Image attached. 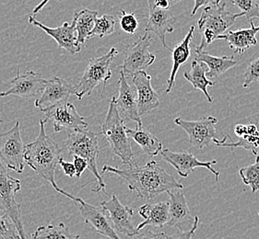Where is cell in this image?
I'll list each match as a JSON object with an SVG mask.
<instances>
[{"label":"cell","instance_id":"19","mask_svg":"<svg viewBox=\"0 0 259 239\" xmlns=\"http://www.w3.org/2000/svg\"><path fill=\"white\" fill-rule=\"evenodd\" d=\"M132 81L137 92L139 115L149 114L160 106L159 96L151 86V77L146 71H141L132 77Z\"/></svg>","mask_w":259,"mask_h":239},{"label":"cell","instance_id":"17","mask_svg":"<svg viewBox=\"0 0 259 239\" xmlns=\"http://www.w3.org/2000/svg\"><path fill=\"white\" fill-rule=\"evenodd\" d=\"M29 23L38 27L57 42L58 47L66 50L71 55H75L81 51V45L78 42V36L75 25L68 22H64L62 26L49 28L37 21L33 16L29 17Z\"/></svg>","mask_w":259,"mask_h":239},{"label":"cell","instance_id":"8","mask_svg":"<svg viewBox=\"0 0 259 239\" xmlns=\"http://www.w3.org/2000/svg\"><path fill=\"white\" fill-rule=\"evenodd\" d=\"M24 147L20 123L16 122L11 130L0 134V163L8 170L21 174L25 166Z\"/></svg>","mask_w":259,"mask_h":239},{"label":"cell","instance_id":"43","mask_svg":"<svg viewBox=\"0 0 259 239\" xmlns=\"http://www.w3.org/2000/svg\"><path fill=\"white\" fill-rule=\"evenodd\" d=\"M50 0H42L40 4H38V5L33 9V15H36L38 13H40L41 11H42V9L47 6V3L49 2Z\"/></svg>","mask_w":259,"mask_h":239},{"label":"cell","instance_id":"18","mask_svg":"<svg viewBox=\"0 0 259 239\" xmlns=\"http://www.w3.org/2000/svg\"><path fill=\"white\" fill-rule=\"evenodd\" d=\"M74 203L77 204L85 224L94 229L99 234H103L109 239H122L110 224L109 216L104 209L101 210L93 206L80 198H77Z\"/></svg>","mask_w":259,"mask_h":239},{"label":"cell","instance_id":"11","mask_svg":"<svg viewBox=\"0 0 259 239\" xmlns=\"http://www.w3.org/2000/svg\"><path fill=\"white\" fill-rule=\"evenodd\" d=\"M46 121L52 123L56 133L63 130H85L88 123L70 102L57 105L45 112Z\"/></svg>","mask_w":259,"mask_h":239},{"label":"cell","instance_id":"42","mask_svg":"<svg viewBox=\"0 0 259 239\" xmlns=\"http://www.w3.org/2000/svg\"><path fill=\"white\" fill-rule=\"evenodd\" d=\"M183 1L184 0H154V3L156 7L161 10H169L171 7Z\"/></svg>","mask_w":259,"mask_h":239},{"label":"cell","instance_id":"30","mask_svg":"<svg viewBox=\"0 0 259 239\" xmlns=\"http://www.w3.org/2000/svg\"><path fill=\"white\" fill-rule=\"evenodd\" d=\"M30 239H79V235L72 234L66 224L60 223L39 226Z\"/></svg>","mask_w":259,"mask_h":239},{"label":"cell","instance_id":"24","mask_svg":"<svg viewBox=\"0 0 259 239\" xmlns=\"http://www.w3.org/2000/svg\"><path fill=\"white\" fill-rule=\"evenodd\" d=\"M139 213L144 221L138 225V232L149 225L162 227L169 222V203H147L139 208Z\"/></svg>","mask_w":259,"mask_h":239},{"label":"cell","instance_id":"20","mask_svg":"<svg viewBox=\"0 0 259 239\" xmlns=\"http://www.w3.org/2000/svg\"><path fill=\"white\" fill-rule=\"evenodd\" d=\"M169 202V222L166 224L169 227H176L180 231H187L191 229L194 224L191 213L187 205L185 195L177 189L167 192Z\"/></svg>","mask_w":259,"mask_h":239},{"label":"cell","instance_id":"36","mask_svg":"<svg viewBox=\"0 0 259 239\" xmlns=\"http://www.w3.org/2000/svg\"><path fill=\"white\" fill-rule=\"evenodd\" d=\"M243 87L247 89L252 84L259 80V57L250 63L244 75Z\"/></svg>","mask_w":259,"mask_h":239},{"label":"cell","instance_id":"13","mask_svg":"<svg viewBox=\"0 0 259 239\" xmlns=\"http://www.w3.org/2000/svg\"><path fill=\"white\" fill-rule=\"evenodd\" d=\"M46 84L47 80L40 74L32 70L21 74V70L18 69L15 78L11 81V88L1 92L0 97L17 96L23 99L34 98L42 92Z\"/></svg>","mask_w":259,"mask_h":239},{"label":"cell","instance_id":"7","mask_svg":"<svg viewBox=\"0 0 259 239\" xmlns=\"http://www.w3.org/2000/svg\"><path fill=\"white\" fill-rule=\"evenodd\" d=\"M0 119V124H1ZM20 180L12 177L0 163V211L8 215L17 228L21 239H27L21 217V204L16 202L15 194L20 192Z\"/></svg>","mask_w":259,"mask_h":239},{"label":"cell","instance_id":"22","mask_svg":"<svg viewBox=\"0 0 259 239\" xmlns=\"http://www.w3.org/2000/svg\"><path fill=\"white\" fill-rule=\"evenodd\" d=\"M234 129L235 135L241 138L237 143H233L229 135H225L223 139H215L213 143L220 147H244L256 156L259 148V125H238Z\"/></svg>","mask_w":259,"mask_h":239},{"label":"cell","instance_id":"44","mask_svg":"<svg viewBox=\"0 0 259 239\" xmlns=\"http://www.w3.org/2000/svg\"><path fill=\"white\" fill-rule=\"evenodd\" d=\"M0 239H4V238H2V237H1V236H0Z\"/></svg>","mask_w":259,"mask_h":239},{"label":"cell","instance_id":"28","mask_svg":"<svg viewBox=\"0 0 259 239\" xmlns=\"http://www.w3.org/2000/svg\"><path fill=\"white\" fill-rule=\"evenodd\" d=\"M207 68L205 64L194 60L191 64V70L185 72L184 77L195 89L200 90L206 96L208 102H212V98L208 93L207 88L214 87L215 82L207 78Z\"/></svg>","mask_w":259,"mask_h":239},{"label":"cell","instance_id":"4","mask_svg":"<svg viewBox=\"0 0 259 239\" xmlns=\"http://www.w3.org/2000/svg\"><path fill=\"white\" fill-rule=\"evenodd\" d=\"M101 129L102 135L109 143L114 156L119 157L124 165L135 166L134 153L126 135V127L115 105L114 97L110 101L109 109L104 123L101 125Z\"/></svg>","mask_w":259,"mask_h":239},{"label":"cell","instance_id":"34","mask_svg":"<svg viewBox=\"0 0 259 239\" xmlns=\"http://www.w3.org/2000/svg\"><path fill=\"white\" fill-rule=\"evenodd\" d=\"M0 236L4 239H21L15 225L5 213L0 214Z\"/></svg>","mask_w":259,"mask_h":239},{"label":"cell","instance_id":"16","mask_svg":"<svg viewBox=\"0 0 259 239\" xmlns=\"http://www.w3.org/2000/svg\"><path fill=\"white\" fill-rule=\"evenodd\" d=\"M101 206L105 212L109 213V219L113 222V227L116 233L132 237L138 234L137 228L133 224V209L123 205L115 195H112L110 201L102 202Z\"/></svg>","mask_w":259,"mask_h":239},{"label":"cell","instance_id":"6","mask_svg":"<svg viewBox=\"0 0 259 239\" xmlns=\"http://www.w3.org/2000/svg\"><path fill=\"white\" fill-rule=\"evenodd\" d=\"M117 54L118 51L115 47H112L107 53L92 58L89 61L79 82L75 86V96H77L78 99H82L84 96H90L94 89L101 84L104 86V94L107 82L112 78V63Z\"/></svg>","mask_w":259,"mask_h":239},{"label":"cell","instance_id":"21","mask_svg":"<svg viewBox=\"0 0 259 239\" xmlns=\"http://www.w3.org/2000/svg\"><path fill=\"white\" fill-rule=\"evenodd\" d=\"M119 89L117 98L114 97V102L118 110L126 119L135 122L137 125L142 126V122L138 111L137 92L134 86L132 87L126 80V77L120 71Z\"/></svg>","mask_w":259,"mask_h":239},{"label":"cell","instance_id":"12","mask_svg":"<svg viewBox=\"0 0 259 239\" xmlns=\"http://www.w3.org/2000/svg\"><path fill=\"white\" fill-rule=\"evenodd\" d=\"M71 95H75V87L63 78L54 77L47 80L41 97L35 101V107L45 113L53 107L68 102Z\"/></svg>","mask_w":259,"mask_h":239},{"label":"cell","instance_id":"37","mask_svg":"<svg viewBox=\"0 0 259 239\" xmlns=\"http://www.w3.org/2000/svg\"><path fill=\"white\" fill-rule=\"evenodd\" d=\"M198 223H199V218L198 216H195L194 217V224L192 226L191 229L187 230V231H181L180 233L169 236L168 239H193L194 235L196 234V231L198 227Z\"/></svg>","mask_w":259,"mask_h":239},{"label":"cell","instance_id":"2","mask_svg":"<svg viewBox=\"0 0 259 239\" xmlns=\"http://www.w3.org/2000/svg\"><path fill=\"white\" fill-rule=\"evenodd\" d=\"M47 121H40V131L36 139L24 147V162L32 168L37 174L49 182L57 193L71 199L73 202L77 200L71 194L66 193L58 187L55 178L57 165L61 158L62 148H60L46 132Z\"/></svg>","mask_w":259,"mask_h":239},{"label":"cell","instance_id":"15","mask_svg":"<svg viewBox=\"0 0 259 239\" xmlns=\"http://www.w3.org/2000/svg\"><path fill=\"white\" fill-rule=\"evenodd\" d=\"M149 17L146 23L145 33L152 32L160 39L163 48L169 52L172 51L166 42V34L175 30L177 19L169 10H161L157 8L154 0H148Z\"/></svg>","mask_w":259,"mask_h":239},{"label":"cell","instance_id":"14","mask_svg":"<svg viewBox=\"0 0 259 239\" xmlns=\"http://www.w3.org/2000/svg\"><path fill=\"white\" fill-rule=\"evenodd\" d=\"M161 155L162 159L174 166L181 177H187L196 168L205 167L215 176L216 182H219L221 173L213 168V166L217 164V160L199 161L196 156L187 151L172 152L169 149H162Z\"/></svg>","mask_w":259,"mask_h":239},{"label":"cell","instance_id":"35","mask_svg":"<svg viewBox=\"0 0 259 239\" xmlns=\"http://www.w3.org/2000/svg\"><path fill=\"white\" fill-rule=\"evenodd\" d=\"M119 23L121 29L128 33V34H135L136 31L139 28V21L134 13H126L124 10L120 11Z\"/></svg>","mask_w":259,"mask_h":239},{"label":"cell","instance_id":"39","mask_svg":"<svg viewBox=\"0 0 259 239\" xmlns=\"http://www.w3.org/2000/svg\"><path fill=\"white\" fill-rule=\"evenodd\" d=\"M74 162L73 165L75 166V170H76V177L79 178L81 177L84 171L88 168V164L85 159H83L82 157L79 156H73Z\"/></svg>","mask_w":259,"mask_h":239},{"label":"cell","instance_id":"26","mask_svg":"<svg viewBox=\"0 0 259 239\" xmlns=\"http://www.w3.org/2000/svg\"><path fill=\"white\" fill-rule=\"evenodd\" d=\"M195 52V61L203 63L207 66V77L209 78H219L237 65V61L234 60V55L217 57L204 51Z\"/></svg>","mask_w":259,"mask_h":239},{"label":"cell","instance_id":"29","mask_svg":"<svg viewBox=\"0 0 259 239\" xmlns=\"http://www.w3.org/2000/svg\"><path fill=\"white\" fill-rule=\"evenodd\" d=\"M98 18V11L83 9L74 13L72 23L75 25L78 42L83 45L89 40V35L94 29L95 21Z\"/></svg>","mask_w":259,"mask_h":239},{"label":"cell","instance_id":"40","mask_svg":"<svg viewBox=\"0 0 259 239\" xmlns=\"http://www.w3.org/2000/svg\"><path fill=\"white\" fill-rule=\"evenodd\" d=\"M221 1L222 0H195V6H194V9H193L190 16L193 17V16L196 15L197 11L202 7L207 8L210 6L219 5L221 3Z\"/></svg>","mask_w":259,"mask_h":239},{"label":"cell","instance_id":"38","mask_svg":"<svg viewBox=\"0 0 259 239\" xmlns=\"http://www.w3.org/2000/svg\"><path fill=\"white\" fill-rule=\"evenodd\" d=\"M134 239H168L169 235H167L165 233L163 232H158L155 233L152 230L148 229L145 230L144 232H138V234H135L133 236Z\"/></svg>","mask_w":259,"mask_h":239},{"label":"cell","instance_id":"27","mask_svg":"<svg viewBox=\"0 0 259 239\" xmlns=\"http://www.w3.org/2000/svg\"><path fill=\"white\" fill-rule=\"evenodd\" d=\"M126 135L128 138L135 141L141 147L146 155L150 156H158L162 150V144L155 135L143 128V126L137 125L135 129L126 128Z\"/></svg>","mask_w":259,"mask_h":239},{"label":"cell","instance_id":"32","mask_svg":"<svg viewBox=\"0 0 259 239\" xmlns=\"http://www.w3.org/2000/svg\"><path fill=\"white\" fill-rule=\"evenodd\" d=\"M240 177L245 185L250 186L253 193L259 191V155L254 164L242 167L239 171Z\"/></svg>","mask_w":259,"mask_h":239},{"label":"cell","instance_id":"9","mask_svg":"<svg viewBox=\"0 0 259 239\" xmlns=\"http://www.w3.org/2000/svg\"><path fill=\"white\" fill-rule=\"evenodd\" d=\"M151 37L150 33H145L137 42L126 47L122 72L125 77H133L135 74L145 71L156 60V55L150 52Z\"/></svg>","mask_w":259,"mask_h":239},{"label":"cell","instance_id":"23","mask_svg":"<svg viewBox=\"0 0 259 239\" xmlns=\"http://www.w3.org/2000/svg\"><path fill=\"white\" fill-rule=\"evenodd\" d=\"M251 28L240 29L237 31H230L223 35H220L217 40H224L228 42L230 48L234 53H243L250 47L257 44L256 33L259 31V26H254L253 21H249Z\"/></svg>","mask_w":259,"mask_h":239},{"label":"cell","instance_id":"1","mask_svg":"<svg viewBox=\"0 0 259 239\" xmlns=\"http://www.w3.org/2000/svg\"><path fill=\"white\" fill-rule=\"evenodd\" d=\"M112 173L123 178L128 184L130 191L137 193L138 197L151 200L160 194L171 190H181L184 185L166 171L156 161L148 162L145 166H130L127 169H120L104 165L102 174Z\"/></svg>","mask_w":259,"mask_h":239},{"label":"cell","instance_id":"25","mask_svg":"<svg viewBox=\"0 0 259 239\" xmlns=\"http://www.w3.org/2000/svg\"><path fill=\"white\" fill-rule=\"evenodd\" d=\"M194 31H195V26L192 25L187 32V36L183 40V42L179 44H177L175 47V49L171 51L172 53V68H171V74L170 77L167 80V89H166V93H170L171 89L175 86L176 78H177V73L179 71V68L181 66L185 65L187 62V60L190 57L191 53V49H190V42L193 40L194 37Z\"/></svg>","mask_w":259,"mask_h":239},{"label":"cell","instance_id":"3","mask_svg":"<svg viewBox=\"0 0 259 239\" xmlns=\"http://www.w3.org/2000/svg\"><path fill=\"white\" fill-rule=\"evenodd\" d=\"M66 148L69 156L82 157L87 162L89 170L97 182V185L93 189V192H103L104 194H107L106 184L103 181L97 167V160L100 155L98 135L87 129L70 131L66 141Z\"/></svg>","mask_w":259,"mask_h":239},{"label":"cell","instance_id":"5","mask_svg":"<svg viewBox=\"0 0 259 239\" xmlns=\"http://www.w3.org/2000/svg\"><path fill=\"white\" fill-rule=\"evenodd\" d=\"M244 13H231L226 10L225 3L204 8L200 19L197 21L198 30L201 32V42L195 46V52L203 51L205 47L217 40L220 35L224 34L230 27L233 26Z\"/></svg>","mask_w":259,"mask_h":239},{"label":"cell","instance_id":"10","mask_svg":"<svg viewBox=\"0 0 259 239\" xmlns=\"http://www.w3.org/2000/svg\"><path fill=\"white\" fill-rule=\"evenodd\" d=\"M175 124L187 132L189 142L197 149L208 146L215 139H219L215 125L218 119L213 116H205L198 121H186L182 118L175 119Z\"/></svg>","mask_w":259,"mask_h":239},{"label":"cell","instance_id":"31","mask_svg":"<svg viewBox=\"0 0 259 239\" xmlns=\"http://www.w3.org/2000/svg\"><path fill=\"white\" fill-rule=\"evenodd\" d=\"M115 24L116 21L113 16L103 15L101 18H97L95 21L94 29L89 35V40L98 37V38H104L105 36L111 35L115 31Z\"/></svg>","mask_w":259,"mask_h":239},{"label":"cell","instance_id":"41","mask_svg":"<svg viewBox=\"0 0 259 239\" xmlns=\"http://www.w3.org/2000/svg\"><path fill=\"white\" fill-rule=\"evenodd\" d=\"M58 165H60L62 168L63 172L65 175H67L70 178L76 177V170H75V166L71 162L65 161L62 157L60 158Z\"/></svg>","mask_w":259,"mask_h":239},{"label":"cell","instance_id":"33","mask_svg":"<svg viewBox=\"0 0 259 239\" xmlns=\"http://www.w3.org/2000/svg\"><path fill=\"white\" fill-rule=\"evenodd\" d=\"M235 7L240 9L242 13L247 18L249 21L254 18L259 19V6L256 0H231Z\"/></svg>","mask_w":259,"mask_h":239}]
</instances>
